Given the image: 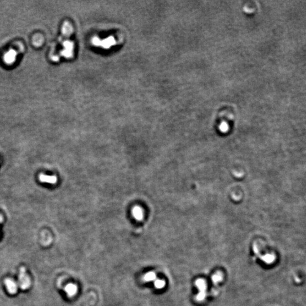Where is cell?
<instances>
[{
    "instance_id": "6da1fadb",
    "label": "cell",
    "mask_w": 306,
    "mask_h": 306,
    "mask_svg": "<svg viewBox=\"0 0 306 306\" xmlns=\"http://www.w3.org/2000/svg\"><path fill=\"white\" fill-rule=\"evenodd\" d=\"M30 279L26 273V269L24 267H21L18 275V286L22 289L26 290L30 287Z\"/></svg>"
},
{
    "instance_id": "7a4b0ae2",
    "label": "cell",
    "mask_w": 306,
    "mask_h": 306,
    "mask_svg": "<svg viewBox=\"0 0 306 306\" xmlns=\"http://www.w3.org/2000/svg\"><path fill=\"white\" fill-rule=\"evenodd\" d=\"M63 48L61 50V55L66 58H70L73 55V44L70 41L66 40L63 43Z\"/></svg>"
},
{
    "instance_id": "3957f363",
    "label": "cell",
    "mask_w": 306,
    "mask_h": 306,
    "mask_svg": "<svg viewBox=\"0 0 306 306\" xmlns=\"http://www.w3.org/2000/svg\"><path fill=\"white\" fill-rule=\"evenodd\" d=\"M17 53L14 50H10L5 54L4 56V61L8 65L13 64L17 59Z\"/></svg>"
},
{
    "instance_id": "277c9868",
    "label": "cell",
    "mask_w": 306,
    "mask_h": 306,
    "mask_svg": "<svg viewBox=\"0 0 306 306\" xmlns=\"http://www.w3.org/2000/svg\"><path fill=\"white\" fill-rule=\"evenodd\" d=\"M5 285L8 292L12 294H16L18 290V285L13 279L8 278L5 281Z\"/></svg>"
},
{
    "instance_id": "5b68a950",
    "label": "cell",
    "mask_w": 306,
    "mask_h": 306,
    "mask_svg": "<svg viewBox=\"0 0 306 306\" xmlns=\"http://www.w3.org/2000/svg\"><path fill=\"white\" fill-rule=\"evenodd\" d=\"M65 291L69 297H73L77 291V287L73 283L68 284L65 288Z\"/></svg>"
},
{
    "instance_id": "8992f818",
    "label": "cell",
    "mask_w": 306,
    "mask_h": 306,
    "mask_svg": "<svg viewBox=\"0 0 306 306\" xmlns=\"http://www.w3.org/2000/svg\"><path fill=\"white\" fill-rule=\"evenodd\" d=\"M40 180L42 182L54 184L57 181V178L53 176H47L45 175H41L40 176Z\"/></svg>"
},
{
    "instance_id": "52a82bcc",
    "label": "cell",
    "mask_w": 306,
    "mask_h": 306,
    "mask_svg": "<svg viewBox=\"0 0 306 306\" xmlns=\"http://www.w3.org/2000/svg\"><path fill=\"white\" fill-rule=\"evenodd\" d=\"M155 277L156 276L155 273L153 271H150L146 274V275L144 277V279L147 282H150L154 281L155 279Z\"/></svg>"
},
{
    "instance_id": "ba28073f",
    "label": "cell",
    "mask_w": 306,
    "mask_h": 306,
    "mask_svg": "<svg viewBox=\"0 0 306 306\" xmlns=\"http://www.w3.org/2000/svg\"><path fill=\"white\" fill-rule=\"evenodd\" d=\"M133 215H134V216L135 217L136 219L140 220V219H141L142 218V216H143V214H142V210L140 208H135L134 209V211H133Z\"/></svg>"
},
{
    "instance_id": "9c48e42d",
    "label": "cell",
    "mask_w": 306,
    "mask_h": 306,
    "mask_svg": "<svg viewBox=\"0 0 306 306\" xmlns=\"http://www.w3.org/2000/svg\"><path fill=\"white\" fill-rule=\"evenodd\" d=\"M154 285L155 287L157 289H162L164 286L165 282L163 280L157 279L154 282Z\"/></svg>"
}]
</instances>
